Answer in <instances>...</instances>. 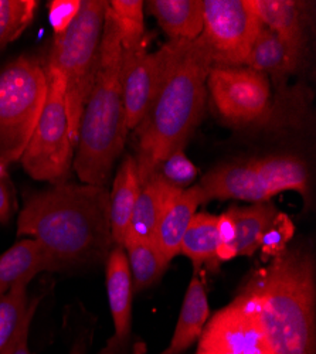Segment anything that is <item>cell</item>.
Returning <instances> with one entry per match:
<instances>
[{"mask_svg": "<svg viewBox=\"0 0 316 354\" xmlns=\"http://www.w3.org/2000/svg\"><path fill=\"white\" fill-rule=\"evenodd\" d=\"M163 67L154 100L135 128L139 182L185 146L202 121L207 97L212 54L202 39L169 40L163 46Z\"/></svg>", "mask_w": 316, "mask_h": 354, "instance_id": "1", "label": "cell"}, {"mask_svg": "<svg viewBox=\"0 0 316 354\" xmlns=\"http://www.w3.org/2000/svg\"><path fill=\"white\" fill-rule=\"evenodd\" d=\"M17 235L40 241L63 268L101 262L113 248L109 190L64 182L35 192L19 214Z\"/></svg>", "mask_w": 316, "mask_h": 354, "instance_id": "2", "label": "cell"}, {"mask_svg": "<svg viewBox=\"0 0 316 354\" xmlns=\"http://www.w3.org/2000/svg\"><path fill=\"white\" fill-rule=\"evenodd\" d=\"M239 293L254 308L274 354H316V267L304 245L250 272Z\"/></svg>", "mask_w": 316, "mask_h": 354, "instance_id": "3", "label": "cell"}, {"mask_svg": "<svg viewBox=\"0 0 316 354\" xmlns=\"http://www.w3.org/2000/svg\"><path fill=\"white\" fill-rule=\"evenodd\" d=\"M121 55L120 33L106 9L97 73L82 111L73 160L85 185L105 186L125 146L128 128L120 78Z\"/></svg>", "mask_w": 316, "mask_h": 354, "instance_id": "4", "label": "cell"}, {"mask_svg": "<svg viewBox=\"0 0 316 354\" xmlns=\"http://www.w3.org/2000/svg\"><path fill=\"white\" fill-rule=\"evenodd\" d=\"M106 9V0H81V9L74 21L64 33L54 36L46 64L64 75L70 136L74 147L82 111L97 73Z\"/></svg>", "mask_w": 316, "mask_h": 354, "instance_id": "5", "label": "cell"}, {"mask_svg": "<svg viewBox=\"0 0 316 354\" xmlns=\"http://www.w3.org/2000/svg\"><path fill=\"white\" fill-rule=\"evenodd\" d=\"M203 201L241 200L270 201L282 192H297L310 201V173L305 160L295 155H268L213 167L197 183Z\"/></svg>", "mask_w": 316, "mask_h": 354, "instance_id": "6", "label": "cell"}, {"mask_svg": "<svg viewBox=\"0 0 316 354\" xmlns=\"http://www.w3.org/2000/svg\"><path fill=\"white\" fill-rule=\"evenodd\" d=\"M46 67L21 55L0 68V159L20 160L47 97Z\"/></svg>", "mask_w": 316, "mask_h": 354, "instance_id": "7", "label": "cell"}, {"mask_svg": "<svg viewBox=\"0 0 316 354\" xmlns=\"http://www.w3.org/2000/svg\"><path fill=\"white\" fill-rule=\"evenodd\" d=\"M46 71L48 84L46 102L20 160L33 179L59 185L68 177L74 145L70 136L64 75L50 67H46Z\"/></svg>", "mask_w": 316, "mask_h": 354, "instance_id": "8", "label": "cell"}, {"mask_svg": "<svg viewBox=\"0 0 316 354\" xmlns=\"http://www.w3.org/2000/svg\"><path fill=\"white\" fill-rule=\"evenodd\" d=\"M260 28L248 0H203L202 39L210 50L213 67L245 66Z\"/></svg>", "mask_w": 316, "mask_h": 354, "instance_id": "9", "label": "cell"}, {"mask_svg": "<svg viewBox=\"0 0 316 354\" xmlns=\"http://www.w3.org/2000/svg\"><path fill=\"white\" fill-rule=\"evenodd\" d=\"M207 93L225 121L236 125L260 122L271 111V82L250 67H212Z\"/></svg>", "mask_w": 316, "mask_h": 354, "instance_id": "10", "label": "cell"}, {"mask_svg": "<svg viewBox=\"0 0 316 354\" xmlns=\"http://www.w3.org/2000/svg\"><path fill=\"white\" fill-rule=\"evenodd\" d=\"M197 342L196 354H274L254 308L239 292L207 320Z\"/></svg>", "mask_w": 316, "mask_h": 354, "instance_id": "11", "label": "cell"}, {"mask_svg": "<svg viewBox=\"0 0 316 354\" xmlns=\"http://www.w3.org/2000/svg\"><path fill=\"white\" fill-rule=\"evenodd\" d=\"M163 58V47L151 53L147 50V40L133 48H122L120 78L128 131H135L154 100Z\"/></svg>", "mask_w": 316, "mask_h": 354, "instance_id": "12", "label": "cell"}, {"mask_svg": "<svg viewBox=\"0 0 316 354\" xmlns=\"http://www.w3.org/2000/svg\"><path fill=\"white\" fill-rule=\"evenodd\" d=\"M106 293L113 322V335L98 354H122L132 332L133 285L124 247L113 245L105 259Z\"/></svg>", "mask_w": 316, "mask_h": 354, "instance_id": "13", "label": "cell"}, {"mask_svg": "<svg viewBox=\"0 0 316 354\" xmlns=\"http://www.w3.org/2000/svg\"><path fill=\"white\" fill-rule=\"evenodd\" d=\"M304 55L305 51L284 41L261 24L250 50L245 67L263 73L277 90H281L288 78L299 70L304 63Z\"/></svg>", "mask_w": 316, "mask_h": 354, "instance_id": "14", "label": "cell"}, {"mask_svg": "<svg viewBox=\"0 0 316 354\" xmlns=\"http://www.w3.org/2000/svg\"><path fill=\"white\" fill-rule=\"evenodd\" d=\"M202 204H205L203 194L197 185L179 189L167 201L156 230L155 244L169 262L180 254L183 235Z\"/></svg>", "mask_w": 316, "mask_h": 354, "instance_id": "15", "label": "cell"}, {"mask_svg": "<svg viewBox=\"0 0 316 354\" xmlns=\"http://www.w3.org/2000/svg\"><path fill=\"white\" fill-rule=\"evenodd\" d=\"M179 189L169 185L155 171L140 182L138 198L131 217L127 241L155 243L156 230L167 201ZM125 245V244H124Z\"/></svg>", "mask_w": 316, "mask_h": 354, "instance_id": "16", "label": "cell"}, {"mask_svg": "<svg viewBox=\"0 0 316 354\" xmlns=\"http://www.w3.org/2000/svg\"><path fill=\"white\" fill-rule=\"evenodd\" d=\"M63 270L60 262L37 240L24 239L0 255V297L23 279L46 271Z\"/></svg>", "mask_w": 316, "mask_h": 354, "instance_id": "17", "label": "cell"}, {"mask_svg": "<svg viewBox=\"0 0 316 354\" xmlns=\"http://www.w3.org/2000/svg\"><path fill=\"white\" fill-rule=\"evenodd\" d=\"M209 315L210 308L202 270H193L174 337L166 350L170 354H182L190 348L202 336Z\"/></svg>", "mask_w": 316, "mask_h": 354, "instance_id": "18", "label": "cell"}, {"mask_svg": "<svg viewBox=\"0 0 316 354\" xmlns=\"http://www.w3.org/2000/svg\"><path fill=\"white\" fill-rule=\"evenodd\" d=\"M248 5L268 30L295 48L306 50L305 3L294 0H248Z\"/></svg>", "mask_w": 316, "mask_h": 354, "instance_id": "19", "label": "cell"}, {"mask_svg": "<svg viewBox=\"0 0 316 354\" xmlns=\"http://www.w3.org/2000/svg\"><path fill=\"white\" fill-rule=\"evenodd\" d=\"M140 182L133 156L128 155L118 167L109 192V223L113 245L124 247Z\"/></svg>", "mask_w": 316, "mask_h": 354, "instance_id": "20", "label": "cell"}, {"mask_svg": "<svg viewBox=\"0 0 316 354\" xmlns=\"http://www.w3.org/2000/svg\"><path fill=\"white\" fill-rule=\"evenodd\" d=\"M145 8L170 40H194L203 32V0H149Z\"/></svg>", "mask_w": 316, "mask_h": 354, "instance_id": "21", "label": "cell"}, {"mask_svg": "<svg viewBox=\"0 0 316 354\" xmlns=\"http://www.w3.org/2000/svg\"><path fill=\"white\" fill-rule=\"evenodd\" d=\"M236 224V250L240 257H252L260 248L264 232L275 218L278 210L270 201L255 203L247 207L228 210Z\"/></svg>", "mask_w": 316, "mask_h": 354, "instance_id": "22", "label": "cell"}, {"mask_svg": "<svg viewBox=\"0 0 316 354\" xmlns=\"http://www.w3.org/2000/svg\"><path fill=\"white\" fill-rule=\"evenodd\" d=\"M30 282V279L19 281L0 297V353L12 343L23 324L33 320L36 315L41 297H28L27 288Z\"/></svg>", "mask_w": 316, "mask_h": 354, "instance_id": "23", "label": "cell"}, {"mask_svg": "<svg viewBox=\"0 0 316 354\" xmlns=\"http://www.w3.org/2000/svg\"><path fill=\"white\" fill-rule=\"evenodd\" d=\"M217 216L210 213H196L183 235L180 254L190 258L193 270H202L206 263L209 268L219 267L217 251Z\"/></svg>", "mask_w": 316, "mask_h": 354, "instance_id": "24", "label": "cell"}, {"mask_svg": "<svg viewBox=\"0 0 316 354\" xmlns=\"http://www.w3.org/2000/svg\"><path fill=\"white\" fill-rule=\"evenodd\" d=\"M133 292L151 288L166 271L169 261L163 257L155 243L127 241L124 245Z\"/></svg>", "mask_w": 316, "mask_h": 354, "instance_id": "25", "label": "cell"}, {"mask_svg": "<svg viewBox=\"0 0 316 354\" xmlns=\"http://www.w3.org/2000/svg\"><path fill=\"white\" fill-rule=\"evenodd\" d=\"M143 9H145V2L142 0H112V2H108V10L117 26L124 50L133 48L147 40Z\"/></svg>", "mask_w": 316, "mask_h": 354, "instance_id": "26", "label": "cell"}, {"mask_svg": "<svg viewBox=\"0 0 316 354\" xmlns=\"http://www.w3.org/2000/svg\"><path fill=\"white\" fill-rule=\"evenodd\" d=\"M37 6L35 0H0V50L30 26Z\"/></svg>", "mask_w": 316, "mask_h": 354, "instance_id": "27", "label": "cell"}, {"mask_svg": "<svg viewBox=\"0 0 316 354\" xmlns=\"http://www.w3.org/2000/svg\"><path fill=\"white\" fill-rule=\"evenodd\" d=\"M295 234V224L290 218L288 214L277 213L275 218L264 232L260 248L261 257L264 261H270L272 258L279 257L285 250L290 247L291 240Z\"/></svg>", "mask_w": 316, "mask_h": 354, "instance_id": "28", "label": "cell"}, {"mask_svg": "<svg viewBox=\"0 0 316 354\" xmlns=\"http://www.w3.org/2000/svg\"><path fill=\"white\" fill-rule=\"evenodd\" d=\"M163 180L178 189L190 187L197 177V167L194 163L186 156L185 149H178L170 153L156 170Z\"/></svg>", "mask_w": 316, "mask_h": 354, "instance_id": "29", "label": "cell"}, {"mask_svg": "<svg viewBox=\"0 0 316 354\" xmlns=\"http://www.w3.org/2000/svg\"><path fill=\"white\" fill-rule=\"evenodd\" d=\"M81 0H53L48 3V20L54 36L64 33L77 17Z\"/></svg>", "mask_w": 316, "mask_h": 354, "instance_id": "30", "label": "cell"}, {"mask_svg": "<svg viewBox=\"0 0 316 354\" xmlns=\"http://www.w3.org/2000/svg\"><path fill=\"white\" fill-rule=\"evenodd\" d=\"M13 210V192L8 174V165L0 159V223H9Z\"/></svg>", "mask_w": 316, "mask_h": 354, "instance_id": "31", "label": "cell"}, {"mask_svg": "<svg viewBox=\"0 0 316 354\" xmlns=\"http://www.w3.org/2000/svg\"><path fill=\"white\" fill-rule=\"evenodd\" d=\"M217 234L219 244L236 245V224L228 212L217 217Z\"/></svg>", "mask_w": 316, "mask_h": 354, "instance_id": "32", "label": "cell"}, {"mask_svg": "<svg viewBox=\"0 0 316 354\" xmlns=\"http://www.w3.org/2000/svg\"><path fill=\"white\" fill-rule=\"evenodd\" d=\"M30 322H26L19 333L15 336L12 343L0 354H32L28 350V332H30Z\"/></svg>", "mask_w": 316, "mask_h": 354, "instance_id": "33", "label": "cell"}, {"mask_svg": "<svg viewBox=\"0 0 316 354\" xmlns=\"http://www.w3.org/2000/svg\"><path fill=\"white\" fill-rule=\"evenodd\" d=\"M70 354H87V342H85L84 336H80V337L75 340V343H74V346H73Z\"/></svg>", "mask_w": 316, "mask_h": 354, "instance_id": "34", "label": "cell"}, {"mask_svg": "<svg viewBox=\"0 0 316 354\" xmlns=\"http://www.w3.org/2000/svg\"><path fill=\"white\" fill-rule=\"evenodd\" d=\"M159 354H170V353H169V351H167V350H166V348H165V350H163V351H162V353H159Z\"/></svg>", "mask_w": 316, "mask_h": 354, "instance_id": "35", "label": "cell"}]
</instances>
